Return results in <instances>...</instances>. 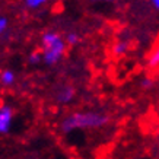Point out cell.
<instances>
[{"instance_id":"1","label":"cell","mask_w":159,"mask_h":159,"mask_svg":"<svg viewBox=\"0 0 159 159\" xmlns=\"http://www.w3.org/2000/svg\"><path fill=\"white\" fill-rule=\"evenodd\" d=\"M110 117L98 111H75L63 118L60 129L64 133L86 129H101L108 124Z\"/></svg>"},{"instance_id":"2","label":"cell","mask_w":159,"mask_h":159,"mask_svg":"<svg viewBox=\"0 0 159 159\" xmlns=\"http://www.w3.org/2000/svg\"><path fill=\"white\" fill-rule=\"evenodd\" d=\"M41 45H43V61L45 64H56L61 60L66 53L67 41L57 32H44L41 37Z\"/></svg>"},{"instance_id":"3","label":"cell","mask_w":159,"mask_h":159,"mask_svg":"<svg viewBox=\"0 0 159 159\" xmlns=\"http://www.w3.org/2000/svg\"><path fill=\"white\" fill-rule=\"evenodd\" d=\"M12 121H13L12 108L9 105H2L0 107V134L9 133L10 127H12Z\"/></svg>"},{"instance_id":"4","label":"cell","mask_w":159,"mask_h":159,"mask_svg":"<svg viewBox=\"0 0 159 159\" xmlns=\"http://www.w3.org/2000/svg\"><path fill=\"white\" fill-rule=\"evenodd\" d=\"M146 66H148V69H149L150 72L159 73V38H158V41L153 44L150 53L148 54Z\"/></svg>"},{"instance_id":"5","label":"cell","mask_w":159,"mask_h":159,"mask_svg":"<svg viewBox=\"0 0 159 159\" xmlns=\"http://www.w3.org/2000/svg\"><path fill=\"white\" fill-rule=\"evenodd\" d=\"M73 98H75V89L70 86L60 89L56 95V99H57L58 104H69V102L73 101Z\"/></svg>"},{"instance_id":"6","label":"cell","mask_w":159,"mask_h":159,"mask_svg":"<svg viewBox=\"0 0 159 159\" xmlns=\"http://www.w3.org/2000/svg\"><path fill=\"white\" fill-rule=\"evenodd\" d=\"M15 79H16V76H15L13 70L6 69V70H3V72L0 73V82H2V85H5V86H10V85H13Z\"/></svg>"},{"instance_id":"7","label":"cell","mask_w":159,"mask_h":159,"mask_svg":"<svg viewBox=\"0 0 159 159\" xmlns=\"http://www.w3.org/2000/svg\"><path fill=\"white\" fill-rule=\"evenodd\" d=\"M129 43L127 41H118V43H116L114 45H112V54L114 56H124L127 51H129Z\"/></svg>"},{"instance_id":"8","label":"cell","mask_w":159,"mask_h":159,"mask_svg":"<svg viewBox=\"0 0 159 159\" xmlns=\"http://www.w3.org/2000/svg\"><path fill=\"white\" fill-rule=\"evenodd\" d=\"M45 3H47V0H25V5L28 6L29 9H38Z\"/></svg>"},{"instance_id":"9","label":"cell","mask_w":159,"mask_h":159,"mask_svg":"<svg viewBox=\"0 0 159 159\" xmlns=\"http://www.w3.org/2000/svg\"><path fill=\"white\" fill-rule=\"evenodd\" d=\"M66 41H67V45H76L79 43V35L75 34V32H70L66 37Z\"/></svg>"},{"instance_id":"10","label":"cell","mask_w":159,"mask_h":159,"mask_svg":"<svg viewBox=\"0 0 159 159\" xmlns=\"http://www.w3.org/2000/svg\"><path fill=\"white\" fill-rule=\"evenodd\" d=\"M29 61L32 64H37V63L43 61V53H38V51H34V53L29 56Z\"/></svg>"},{"instance_id":"11","label":"cell","mask_w":159,"mask_h":159,"mask_svg":"<svg viewBox=\"0 0 159 159\" xmlns=\"http://www.w3.org/2000/svg\"><path fill=\"white\" fill-rule=\"evenodd\" d=\"M140 85H142V88H143V89H149V88L153 86V80H152L150 77H145V79H142Z\"/></svg>"},{"instance_id":"12","label":"cell","mask_w":159,"mask_h":159,"mask_svg":"<svg viewBox=\"0 0 159 159\" xmlns=\"http://www.w3.org/2000/svg\"><path fill=\"white\" fill-rule=\"evenodd\" d=\"M7 28V19L5 16H0V34H3Z\"/></svg>"},{"instance_id":"13","label":"cell","mask_w":159,"mask_h":159,"mask_svg":"<svg viewBox=\"0 0 159 159\" xmlns=\"http://www.w3.org/2000/svg\"><path fill=\"white\" fill-rule=\"evenodd\" d=\"M149 2H150V5L153 6L155 9L159 10V0H149Z\"/></svg>"},{"instance_id":"14","label":"cell","mask_w":159,"mask_h":159,"mask_svg":"<svg viewBox=\"0 0 159 159\" xmlns=\"http://www.w3.org/2000/svg\"><path fill=\"white\" fill-rule=\"evenodd\" d=\"M95 2H101V0H95ZM102 2H114V0H102Z\"/></svg>"},{"instance_id":"15","label":"cell","mask_w":159,"mask_h":159,"mask_svg":"<svg viewBox=\"0 0 159 159\" xmlns=\"http://www.w3.org/2000/svg\"><path fill=\"white\" fill-rule=\"evenodd\" d=\"M158 145H159V134H158Z\"/></svg>"}]
</instances>
